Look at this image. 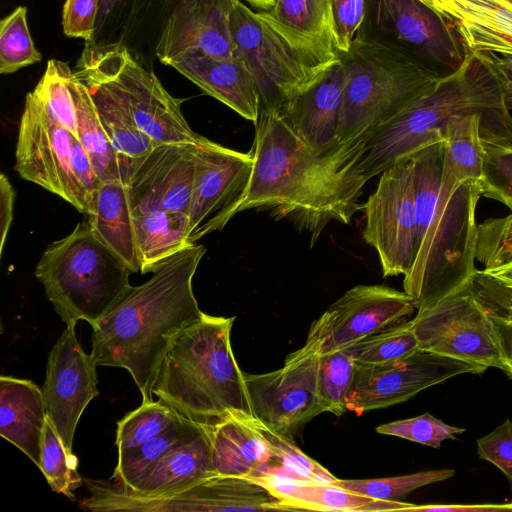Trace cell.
<instances>
[{
    "label": "cell",
    "instance_id": "obj_1",
    "mask_svg": "<svg viewBox=\"0 0 512 512\" xmlns=\"http://www.w3.org/2000/svg\"><path fill=\"white\" fill-rule=\"evenodd\" d=\"M251 148L252 170L231 211L268 209L311 235L313 244L332 221L349 224L363 208L368 182L358 171L363 141L338 152L318 155L276 110L261 109Z\"/></svg>",
    "mask_w": 512,
    "mask_h": 512
},
{
    "label": "cell",
    "instance_id": "obj_2",
    "mask_svg": "<svg viewBox=\"0 0 512 512\" xmlns=\"http://www.w3.org/2000/svg\"><path fill=\"white\" fill-rule=\"evenodd\" d=\"M205 252L199 244L179 251L145 283L131 286L92 327L94 362L126 369L142 403L154 401L152 389L171 338L204 315L192 280Z\"/></svg>",
    "mask_w": 512,
    "mask_h": 512
},
{
    "label": "cell",
    "instance_id": "obj_3",
    "mask_svg": "<svg viewBox=\"0 0 512 512\" xmlns=\"http://www.w3.org/2000/svg\"><path fill=\"white\" fill-rule=\"evenodd\" d=\"M410 158L417 242L403 288L422 310L461 288L475 271V210L482 187L479 181H460L444 167L443 141Z\"/></svg>",
    "mask_w": 512,
    "mask_h": 512
},
{
    "label": "cell",
    "instance_id": "obj_4",
    "mask_svg": "<svg viewBox=\"0 0 512 512\" xmlns=\"http://www.w3.org/2000/svg\"><path fill=\"white\" fill-rule=\"evenodd\" d=\"M483 117L496 142H512V116L490 68L474 52L454 73L442 77L426 94L363 139L357 169L368 181L430 144L443 141L455 116Z\"/></svg>",
    "mask_w": 512,
    "mask_h": 512
},
{
    "label": "cell",
    "instance_id": "obj_5",
    "mask_svg": "<svg viewBox=\"0 0 512 512\" xmlns=\"http://www.w3.org/2000/svg\"><path fill=\"white\" fill-rule=\"evenodd\" d=\"M234 319L204 313L170 340L152 393L192 422L212 426L233 413L254 416L231 347Z\"/></svg>",
    "mask_w": 512,
    "mask_h": 512
},
{
    "label": "cell",
    "instance_id": "obj_6",
    "mask_svg": "<svg viewBox=\"0 0 512 512\" xmlns=\"http://www.w3.org/2000/svg\"><path fill=\"white\" fill-rule=\"evenodd\" d=\"M337 143L353 146L429 92L440 76L398 45L361 27L350 50Z\"/></svg>",
    "mask_w": 512,
    "mask_h": 512
},
{
    "label": "cell",
    "instance_id": "obj_7",
    "mask_svg": "<svg viewBox=\"0 0 512 512\" xmlns=\"http://www.w3.org/2000/svg\"><path fill=\"white\" fill-rule=\"evenodd\" d=\"M128 266L94 233L88 220L42 254L35 277L55 312L67 325L79 320L92 327L131 287Z\"/></svg>",
    "mask_w": 512,
    "mask_h": 512
},
{
    "label": "cell",
    "instance_id": "obj_8",
    "mask_svg": "<svg viewBox=\"0 0 512 512\" xmlns=\"http://www.w3.org/2000/svg\"><path fill=\"white\" fill-rule=\"evenodd\" d=\"M230 27L234 57L253 78L261 109L280 111L340 59L326 61L294 44L242 0H233Z\"/></svg>",
    "mask_w": 512,
    "mask_h": 512
},
{
    "label": "cell",
    "instance_id": "obj_9",
    "mask_svg": "<svg viewBox=\"0 0 512 512\" xmlns=\"http://www.w3.org/2000/svg\"><path fill=\"white\" fill-rule=\"evenodd\" d=\"M77 63L110 86L127 106L138 128L156 145H201L209 141L187 123L181 111L183 99L173 97L125 44L86 42Z\"/></svg>",
    "mask_w": 512,
    "mask_h": 512
},
{
    "label": "cell",
    "instance_id": "obj_10",
    "mask_svg": "<svg viewBox=\"0 0 512 512\" xmlns=\"http://www.w3.org/2000/svg\"><path fill=\"white\" fill-rule=\"evenodd\" d=\"M362 210L363 239L379 257L384 277L406 275L416 256V210L411 158L385 169Z\"/></svg>",
    "mask_w": 512,
    "mask_h": 512
},
{
    "label": "cell",
    "instance_id": "obj_11",
    "mask_svg": "<svg viewBox=\"0 0 512 512\" xmlns=\"http://www.w3.org/2000/svg\"><path fill=\"white\" fill-rule=\"evenodd\" d=\"M366 17L374 34L440 77L457 71L470 53L456 29L421 0H367Z\"/></svg>",
    "mask_w": 512,
    "mask_h": 512
},
{
    "label": "cell",
    "instance_id": "obj_12",
    "mask_svg": "<svg viewBox=\"0 0 512 512\" xmlns=\"http://www.w3.org/2000/svg\"><path fill=\"white\" fill-rule=\"evenodd\" d=\"M74 138L33 92L27 94L19 126L15 169L23 179L38 184L87 214L71 165Z\"/></svg>",
    "mask_w": 512,
    "mask_h": 512
},
{
    "label": "cell",
    "instance_id": "obj_13",
    "mask_svg": "<svg viewBox=\"0 0 512 512\" xmlns=\"http://www.w3.org/2000/svg\"><path fill=\"white\" fill-rule=\"evenodd\" d=\"M420 350L481 366L501 363L490 321L469 281L411 319Z\"/></svg>",
    "mask_w": 512,
    "mask_h": 512
},
{
    "label": "cell",
    "instance_id": "obj_14",
    "mask_svg": "<svg viewBox=\"0 0 512 512\" xmlns=\"http://www.w3.org/2000/svg\"><path fill=\"white\" fill-rule=\"evenodd\" d=\"M318 357L303 346L287 355L278 370L244 373L254 417L273 432L293 438L307 422L326 412L317 389Z\"/></svg>",
    "mask_w": 512,
    "mask_h": 512
},
{
    "label": "cell",
    "instance_id": "obj_15",
    "mask_svg": "<svg viewBox=\"0 0 512 512\" xmlns=\"http://www.w3.org/2000/svg\"><path fill=\"white\" fill-rule=\"evenodd\" d=\"M415 310L413 298L405 291L385 285H357L312 323L303 346L317 354L343 350L401 322Z\"/></svg>",
    "mask_w": 512,
    "mask_h": 512
},
{
    "label": "cell",
    "instance_id": "obj_16",
    "mask_svg": "<svg viewBox=\"0 0 512 512\" xmlns=\"http://www.w3.org/2000/svg\"><path fill=\"white\" fill-rule=\"evenodd\" d=\"M487 368L419 350L407 359L373 366L356 364L346 397V410L358 416L409 400L419 392L461 374H481Z\"/></svg>",
    "mask_w": 512,
    "mask_h": 512
},
{
    "label": "cell",
    "instance_id": "obj_17",
    "mask_svg": "<svg viewBox=\"0 0 512 512\" xmlns=\"http://www.w3.org/2000/svg\"><path fill=\"white\" fill-rule=\"evenodd\" d=\"M253 165L251 151L242 153L216 142L198 145L195 176L188 212V243L221 230L243 192Z\"/></svg>",
    "mask_w": 512,
    "mask_h": 512
},
{
    "label": "cell",
    "instance_id": "obj_18",
    "mask_svg": "<svg viewBox=\"0 0 512 512\" xmlns=\"http://www.w3.org/2000/svg\"><path fill=\"white\" fill-rule=\"evenodd\" d=\"M76 323L66 325L48 356L42 387L47 418L56 429L69 455L78 421L93 398L98 396L97 364L82 349Z\"/></svg>",
    "mask_w": 512,
    "mask_h": 512
},
{
    "label": "cell",
    "instance_id": "obj_19",
    "mask_svg": "<svg viewBox=\"0 0 512 512\" xmlns=\"http://www.w3.org/2000/svg\"><path fill=\"white\" fill-rule=\"evenodd\" d=\"M233 0H182L164 21L155 54L164 64L194 56L234 58Z\"/></svg>",
    "mask_w": 512,
    "mask_h": 512
},
{
    "label": "cell",
    "instance_id": "obj_20",
    "mask_svg": "<svg viewBox=\"0 0 512 512\" xmlns=\"http://www.w3.org/2000/svg\"><path fill=\"white\" fill-rule=\"evenodd\" d=\"M196 144H158L127 185L132 214L168 210L188 214L195 176Z\"/></svg>",
    "mask_w": 512,
    "mask_h": 512
},
{
    "label": "cell",
    "instance_id": "obj_21",
    "mask_svg": "<svg viewBox=\"0 0 512 512\" xmlns=\"http://www.w3.org/2000/svg\"><path fill=\"white\" fill-rule=\"evenodd\" d=\"M347 68L342 57L307 91L289 101L280 115L316 154L338 152L337 131Z\"/></svg>",
    "mask_w": 512,
    "mask_h": 512
},
{
    "label": "cell",
    "instance_id": "obj_22",
    "mask_svg": "<svg viewBox=\"0 0 512 512\" xmlns=\"http://www.w3.org/2000/svg\"><path fill=\"white\" fill-rule=\"evenodd\" d=\"M208 428L214 476L259 480L268 475L273 457L254 416L233 413Z\"/></svg>",
    "mask_w": 512,
    "mask_h": 512
},
{
    "label": "cell",
    "instance_id": "obj_23",
    "mask_svg": "<svg viewBox=\"0 0 512 512\" xmlns=\"http://www.w3.org/2000/svg\"><path fill=\"white\" fill-rule=\"evenodd\" d=\"M457 31L470 52L512 55V0H421Z\"/></svg>",
    "mask_w": 512,
    "mask_h": 512
},
{
    "label": "cell",
    "instance_id": "obj_24",
    "mask_svg": "<svg viewBox=\"0 0 512 512\" xmlns=\"http://www.w3.org/2000/svg\"><path fill=\"white\" fill-rule=\"evenodd\" d=\"M170 66L241 117L254 124L258 121L260 95L250 73L237 58L194 56L174 61Z\"/></svg>",
    "mask_w": 512,
    "mask_h": 512
},
{
    "label": "cell",
    "instance_id": "obj_25",
    "mask_svg": "<svg viewBox=\"0 0 512 512\" xmlns=\"http://www.w3.org/2000/svg\"><path fill=\"white\" fill-rule=\"evenodd\" d=\"M74 73L90 92L101 125L119 157L122 182L127 186L134 170L156 144L138 128L127 106L105 81L78 63Z\"/></svg>",
    "mask_w": 512,
    "mask_h": 512
},
{
    "label": "cell",
    "instance_id": "obj_26",
    "mask_svg": "<svg viewBox=\"0 0 512 512\" xmlns=\"http://www.w3.org/2000/svg\"><path fill=\"white\" fill-rule=\"evenodd\" d=\"M46 420L42 389L28 379L0 377V435L38 468Z\"/></svg>",
    "mask_w": 512,
    "mask_h": 512
},
{
    "label": "cell",
    "instance_id": "obj_27",
    "mask_svg": "<svg viewBox=\"0 0 512 512\" xmlns=\"http://www.w3.org/2000/svg\"><path fill=\"white\" fill-rule=\"evenodd\" d=\"M213 476L211 438L207 426L194 439L167 452L132 487L124 486L140 496L162 498L186 490Z\"/></svg>",
    "mask_w": 512,
    "mask_h": 512
},
{
    "label": "cell",
    "instance_id": "obj_28",
    "mask_svg": "<svg viewBox=\"0 0 512 512\" xmlns=\"http://www.w3.org/2000/svg\"><path fill=\"white\" fill-rule=\"evenodd\" d=\"M261 15L291 42L326 61H336L333 0H275Z\"/></svg>",
    "mask_w": 512,
    "mask_h": 512
},
{
    "label": "cell",
    "instance_id": "obj_29",
    "mask_svg": "<svg viewBox=\"0 0 512 512\" xmlns=\"http://www.w3.org/2000/svg\"><path fill=\"white\" fill-rule=\"evenodd\" d=\"M267 487L287 510L325 512L409 511L414 505L402 501L378 500L341 486L267 477L255 480Z\"/></svg>",
    "mask_w": 512,
    "mask_h": 512
},
{
    "label": "cell",
    "instance_id": "obj_30",
    "mask_svg": "<svg viewBox=\"0 0 512 512\" xmlns=\"http://www.w3.org/2000/svg\"><path fill=\"white\" fill-rule=\"evenodd\" d=\"M88 222L98 238L131 270L140 272L128 188L120 180L102 181Z\"/></svg>",
    "mask_w": 512,
    "mask_h": 512
},
{
    "label": "cell",
    "instance_id": "obj_31",
    "mask_svg": "<svg viewBox=\"0 0 512 512\" xmlns=\"http://www.w3.org/2000/svg\"><path fill=\"white\" fill-rule=\"evenodd\" d=\"M132 215L140 273L156 272L171 257L190 246L188 214L155 210Z\"/></svg>",
    "mask_w": 512,
    "mask_h": 512
},
{
    "label": "cell",
    "instance_id": "obj_32",
    "mask_svg": "<svg viewBox=\"0 0 512 512\" xmlns=\"http://www.w3.org/2000/svg\"><path fill=\"white\" fill-rule=\"evenodd\" d=\"M71 88L76 108L78 138L97 175L101 181L122 182L119 157L101 125L88 88L75 73L71 79Z\"/></svg>",
    "mask_w": 512,
    "mask_h": 512
},
{
    "label": "cell",
    "instance_id": "obj_33",
    "mask_svg": "<svg viewBox=\"0 0 512 512\" xmlns=\"http://www.w3.org/2000/svg\"><path fill=\"white\" fill-rule=\"evenodd\" d=\"M469 287L488 315L501 370L512 381V287L476 269Z\"/></svg>",
    "mask_w": 512,
    "mask_h": 512
},
{
    "label": "cell",
    "instance_id": "obj_34",
    "mask_svg": "<svg viewBox=\"0 0 512 512\" xmlns=\"http://www.w3.org/2000/svg\"><path fill=\"white\" fill-rule=\"evenodd\" d=\"M206 427L185 419L178 426L150 438L137 448L118 454L112 479L127 487H132L140 476L167 452L194 439Z\"/></svg>",
    "mask_w": 512,
    "mask_h": 512
},
{
    "label": "cell",
    "instance_id": "obj_35",
    "mask_svg": "<svg viewBox=\"0 0 512 512\" xmlns=\"http://www.w3.org/2000/svg\"><path fill=\"white\" fill-rule=\"evenodd\" d=\"M357 365L398 362L420 350L411 320L401 321L343 349Z\"/></svg>",
    "mask_w": 512,
    "mask_h": 512
},
{
    "label": "cell",
    "instance_id": "obj_36",
    "mask_svg": "<svg viewBox=\"0 0 512 512\" xmlns=\"http://www.w3.org/2000/svg\"><path fill=\"white\" fill-rule=\"evenodd\" d=\"M255 420L270 446L273 457V465L264 478H285L295 481L330 484L337 480V477L328 469L305 454L295 444L293 438L277 434L256 418Z\"/></svg>",
    "mask_w": 512,
    "mask_h": 512
},
{
    "label": "cell",
    "instance_id": "obj_37",
    "mask_svg": "<svg viewBox=\"0 0 512 512\" xmlns=\"http://www.w3.org/2000/svg\"><path fill=\"white\" fill-rule=\"evenodd\" d=\"M186 418L161 400L142 403L117 422L118 454L137 448L150 438L181 424Z\"/></svg>",
    "mask_w": 512,
    "mask_h": 512
},
{
    "label": "cell",
    "instance_id": "obj_38",
    "mask_svg": "<svg viewBox=\"0 0 512 512\" xmlns=\"http://www.w3.org/2000/svg\"><path fill=\"white\" fill-rule=\"evenodd\" d=\"M74 71L63 61L47 62L43 76L32 91L55 118L77 139V118L71 79Z\"/></svg>",
    "mask_w": 512,
    "mask_h": 512
},
{
    "label": "cell",
    "instance_id": "obj_39",
    "mask_svg": "<svg viewBox=\"0 0 512 512\" xmlns=\"http://www.w3.org/2000/svg\"><path fill=\"white\" fill-rule=\"evenodd\" d=\"M78 460L69 455L56 429L47 418L39 469L44 474L50 488L70 500H75L74 491L82 484L83 478L77 472Z\"/></svg>",
    "mask_w": 512,
    "mask_h": 512
},
{
    "label": "cell",
    "instance_id": "obj_40",
    "mask_svg": "<svg viewBox=\"0 0 512 512\" xmlns=\"http://www.w3.org/2000/svg\"><path fill=\"white\" fill-rule=\"evenodd\" d=\"M41 59L29 32L27 8L19 6L0 22V73H14Z\"/></svg>",
    "mask_w": 512,
    "mask_h": 512
},
{
    "label": "cell",
    "instance_id": "obj_41",
    "mask_svg": "<svg viewBox=\"0 0 512 512\" xmlns=\"http://www.w3.org/2000/svg\"><path fill=\"white\" fill-rule=\"evenodd\" d=\"M355 370L356 363L344 350L319 354L317 389L326 412L340 416L347 411L346 397Z\"/></svg>",
    "mask_w": 512,
    "mask_h": 512
},
{
    "label": "cell",
    "instance_id": "obj_42",
    "mask_svg": "<svg viewBox=\"0 0 512 512\" xmlns=\"http://www.w3.org/2000/svg\"><path fill=\"white\" fill-rule=\"evenodd\" d=\"M454 474V469H438L374 479L337 478L333 484L374 499L401 501L412 491L429 484L447 480L453 477Z\"/></svg>",
    "mask_w": 512,
    "mask_h": 512
},
{
    "label": "cell",
    "instance_id": "obj_43",
    "mask_svg": "<svg viewBox=\"0 0 512 512\" xmlns=\"http://www.w3.org/2000/svg\"><path fill=\"white\" fill-rule=\"evenodd\" d=\"M482 195L512 210V142H484Z\"/></svg>",
    "mask_w": 512,
    "mask_h": 512
},
{
    "label": "cell",
    "instance_id": "obj_44",
    "mask_svg": "<svg viewBox=\"0 0 512 512\" xmlns=\"http://www.w3.org/2000/svg\"><path fill=\"white\" fill-rule=\"evenodd\" d=\"M376 432L383 435L395 436L432 448H440L442 442L455 440L465 429L451 426L430 413L396 420L376 427Z\"/></svg>",
    "mask_w": 512,
    "mask_h": 512
},
{
    "label": "cell",
    "instance_id": "obj_45",
    "mask_svg": "<svg viewBox=\"0 0 512 512\" xmlns=\"http://www.w3.org/2000/svg\"><path fill=\"white\" fill-rule=\"evenodd\" d=\"M475 260L492 270L512 264V210L477 226Z\"/></svg>",
    "mask_w": 512,
    "mask_h": 512
},
{
    "label": "cell",
    "instance_id": "obj_46",
    "mask_svg": "<svg viewBox=\"0 0 512 512\" xmlns=\"http://www.w3.org/2000/svg\"><path fill=\"white\" fill-rule=\"evenodd\" d=\"M367 13V0H333L335 48L346 54L363 26Z\"/></svg>",
    "mask_w": 512,
    "mask_h": 512
},
{
    "label": "cell",
    "instance_id": "obj_47",
    "mask_svg": "<svg viewBox=\"0 0 512 512\" xmlns=\"http://www.w3.org/2000/svg\"><path fill=\"white\" fill-rule=\"evenodd\" d=\"M480 459L499 468L512 486V422L506 419L489 434L477 440Z\"/></svg>",
    "mask_w": 512,
    "mask_h": 512
},
{
    "label": "cell",
    "instance_id": "obj_48",
    "mask_svg": "<svg viewBox=\"0 0 512 512\" xmlns=\"http://www.w3.org/2000/svg\"><path fill=\"white\" fill-rule=\"evenodd\" d=\"M100 0H66L63 6V32L70 38L95 41Z\"/></svg>",
    "mask_w": 512,
    "mask_h": 512
},
{
    "label": "cell",
    "instance_id": "obj_49",
    "mask_svg": "<svg viewBox=\"0 0 512 512\" xmlns=\"http://www.w3.org/2000/svg\"><path fill=\"white\" fill-rule=\"evenodd\" d=\"M71 165L87 206V215H89L93 210L94 200L102 181L77 138L73 140Z\"/></svg>",
    "mask_w": 512,
    "mask_h": 512
},
{
    "label": "cell",
    "instance_id": "obj_50",
    "mask_svg": "<svg viewBox=\"0 0 512 512\" xmlns=\"http://www.w3.org/2000/svg\"><path fill=\"white\" fill-rule=\"evenodd\" d=\"M134 0H100L95 41L123 26L125 35Z\"/></svg>",
    "mask_w": 512,
    "mask_h": 512
},
{
    "label": "cell",
    "instance_id": "obj_51",
    "mask_svg": "<svg viewBox=\"0 0 512 512\" xmlns=\"http://www.w3.org/2000/svg\"><path fill=\"white\" fill-rule=\"evenodd\" d=\"M474 53L490 68L499 83L506 106L512 109V55Z\"/></svg>",
    "mask_w": 512,
    "mask_h": 512
},
{
    "label": "cell",
    "instance_id": "obj_52",
    "mask_svg": "<svg viewBox=\"0 0 512 512\" xmlns=\"http://www.w3.org/2000/svg\"><path fill=\"white\" fill-rule=\"evenodd\" d=\"M15 190L5 174H0V256L13 220Z\"/></svg>",
    "mask_w": 512,
    "mask_h": 512
},
{
    "label": "cell",
    "instance_id": "obj_53",
    "mask_svg": "<svg viewBox=\"0 0 512 512\" xmlns=\"http://www.w3.org/2000/svg\"><path fill=\"white\" fill-rule=\"evenodd\" d=\"M512 511V503L502 504H430L413 505L409 512H503Z\"/></svg>",
    "mask_w": 512,
    "mask_h": 512
},
{
    "label": "cell",
    "instance_id": "obj_54",
    "mask_svg": "<svg viewBox=\"0 0 512 512\" xmlns=\"http://www.w3.org/2000/svg\"><path fill=\"white\" fill-rule=\"evenodd\" d=\"M181 1L182 0H134L132 13L128 24V31L130 26L137 22V19L140 16V13L144 10L147 2H152V5L154 3L159 4L160 8H163V12L167 13L168 17L173 8Z\"/></svg>",
    "mask_w": 512,
    "mask_h": 512
},
{
    "label": "cell",
    "instance_id": "obj_55",
    "mask_svg": "<svg viewBox=\"0 0 512 512\" xmlns=\"http://www.w3.org/2000/svg\"><path fill=\"white\" fill-rule=\"evenodd\" d=\"M483 271L501 283L512 287V264L497 269Z\"/></svg>",
    "mask_w": 512,
    "mask_h": 512
},
{
    "label": "cell",
    "instance_id": "obj_56",
    "mask_svg": "<svg viewBox=\"0 0 512 512\" xmlns=\"http://www.w3.org/2000/svg\"><path fill=\"white\" fill-rule=\"evenodd\" d=\"M242 1L257 11H268L275 4V0H242Z\"/></svg>",
    "mask_w": 512,
    "mask_h": 512
}]
</instances>
